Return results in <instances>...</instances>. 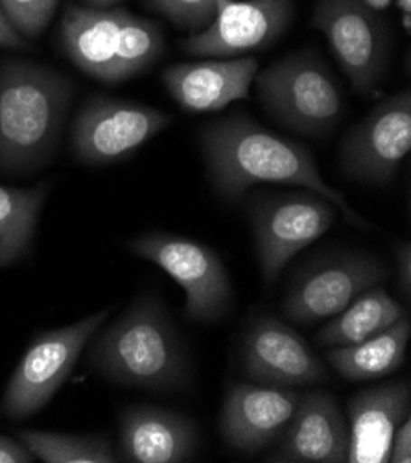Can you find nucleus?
Returning <instances> with one entry per match:
<instances>
[{"instance_id":"16","label":"nucleus","mask_w":411,"mask_h":463,"mask_svg":"<svg viewBox=\"0 0 411 463\" xmlns=\"http://www.w3.org/2000/svg\"><path fill=\"white\" fill-rule=\"evenodd\" d=\"M349 423L336 399L325 392L303 393L299 406L276 450L266 461L279 463H345Z\"/></svg>"},{"instance_id":"32","label":"nucleus","mask_w":411,"mask_h":463,"mask_svg":"<svg viewBox=\"0 0 411 463\" xmlns=\"http://www.w3.org/2000/svg\"><path fill=\"white\" fill-rule=\"evenodd\" d=\"M90 8H115L122 0H83Z\"/></svg>"},{"instance_id":"28","label":"nucleus","mask_w":411,"mask_h":463,"mask_svg":"<svg viewBox=\"0 0 411 463\" xmlns=\"http://www.w3.org/2000/svg\"><path fill=\"white\" fill-rule=\"evenodd\" d=\"M33 458L21 441L0 436V463H32Z\"/></svg>"},{"instance_id":"23","label":"nucleus","mask_w":411,"mask_h":463,"mask_svg":"<svg viewBox=\"0 0 411 463\" xmlns=\"http://www.w3.org/2000/svg\"><path fill=\"white\" fill-rule=\"evenodd\" d=\"M19 441L44 463H115L118 456L104 434L19 430Z\"/></svg>"},{"instance_id":"13","label":"nucleus","mask_w":411,"mask_h":463,"mask_svg":"<svg viewBox=\"0 0 411 463\" xmlns=\"http://www.w3.org/2000/svg\"><path fill=\"white\" fill-rule=\"evenodd\" d=\"M294 19V0H220L212 23L181 43L201 58H235L277 43Z\"/></svg>"},{"instance_id":"27","label":"nucleus","mask_w":411,"mask_h":463,"mask_svg":"<svg viewBox=\"0 0 411 463\" xmlns=\"http://www.w3.org/2000/svg\"><path fill=\"white\" fill-rule=\"evenodd\" d=\"M389 461L411 463V420L406 418L393 434Z\"/></svg>"},{"instance_id":"22","label":"nucleus","mask_w":411,"mask_h":463,"mask_svg":"<svg viewBox=\"0 0 411 463\" xmlns=\"http://www.w3.org/2000/svg\"><path fill=\"white\" fill-rule=\"evenodd\" d=\"M49 191V183H39L32 189L0 184V268L15 264L30 251Z\"/></svg>"},{"instance_id":"20","label":"nucleus","mask_w":411,"mask_h":463,"mask_svg":"<svg viewBox=\"0 0 411 463\" xmlns=\"http://www.w3.org/2000/svg\"><path fill=\"white\" fill-rule=\"evenodd\" d=\"M411 335L409 316L404 314L382 333L354 345L332 347L327 362L349 381H375L395 373L404 364Z\"/></svg>"},{"instance_id":"33","label":"nucleus","mask_w":411,"mask_h":463,"mask_svg":"<svg viewBox=\"0 0 411 463\" xmlns=\"http://www.w3.org/2000/svg\"><path fill=\"white\" fill-rule=\"evenodd\" d=\"M402 15H411V0H393Z\"/></svg>"},{"instance_id":"25","label":"nucleus","mask_w":411,"mask_h":463,"mask_svg":"<svg viewBox=\"0 0 411 463\" xmlns=\"http://www.w3.org/2000/svg\"><path fill=\"white\" fill-rule=\"evenodd\" d=\"M145 3L164 15L175 28L198 33L216 17L220 0H145Z\"/></svg>"},{"instance_id":"9","label":"nucleus","mask_w":411,"mask_h":463,"mask_svg":"<svg viewBox=\"0 0 411 463\" xmlns=\"http://www.w3.org/2000/svg\"><path fill=\"white\" fill-rule=\"evenodd\" d=\"M312 24L322 32L358 95H371L382 83L391 51L384 19L361 0H317Z\"/></svg>"},{"instance_id":"5","label":"nucleus","mask_w":411,"mask_h":463,"mask_svg":"<svg viewBox=\"0 0 411 463\" xmlns=\"http://www.w3.org/2000/svg\"><path fill=\"white\" fill-rule=\"evenodd\" d=\"M388 264L361 250H332L306 259L288 279L281 308L288 321L312 327L340 314L360 294L382 285Z\"/></svg>"},{"instance_id":"30","label":"nucleus","mask_w":411,"mask_h":463,"mask_svg":"<svg viewBox=\"0 0 411 463\" xmlns=\"http://www.w3.org/2000/svg\"><path fill=\"white\" fill-rule=\"evenodd\" d=\"M0 49H14V51L26 49V39L12 26L3 8H0Z\"/></svg>"},{"instance_id":"1","label":"nucleus","mask_w":411,"mask_h":463,"mask_svg":"<svg viewBox=\"0 0 411 463\" xmlns=\"http://www.w3.org/2000/svg\"><path fill=\"white\" fill-rule=\"evenodd\" d=\"M207 177L214 191L227 202H240L258 183H279L303 187L325 196L343 218L360 229H371L319 172L308 146L273 133L251 117L235 113L205 124L200 131Z\"/></svg>"},{"instance_id":"12","label":"nucleus","mask_w":411,"mask_h":463,"mask_svg":"<svg viewBox=\"0 0 411 463\" xmlns=\"http://www.w3.org/2000/svg\"><path fill=\"white\" fill-rule=\"evenodd\" d=\"M242 373L257 384L306 388L329 383L331 373L312 345L273 314H258L244 333Z\"/></svg>"},{"instance_id":"14","label":"nucleus","mask_w":411,"mask_h":463,"mask_svg":"<svg viewBox=\"0 0 411 463\" xmlns=\"http://www.w3.org/2000/svg\"><path fill=\"white\" fill-rule=\"evenodd\" d=\"M301 397L299 388L233 384L227 390L220 411L223 439L244 454H258L283 436Z\"/></svg>"},{"instance_id":"19","label":"nucleus","mask_w":411,"mask_h":463,"mask_svg":"<svg viewBox=\"0 0 411 463\" xmlns=\"http://www.w3.org/2000/svg\"><path fill=\"white\" fill-rule=\"evenodd\" d=\"M127 10L81 8L69 5L60 23V41L65 56L87 76L104 83H117L115 58L120 28Z\"/></svg>"},{"instance_id":"24","label":"nucleus","mask_w":411,"mask_h":463,"mask_svg":"<svg viewBox=\"0 0 411 463\" xmlns=\"http://www.w3.org/2000/svg\"><path fill=\"white\" fill-rule=\"evenodd\" d=\"M164 46V32L155 21L129 14L118 33L115 58L117 83L150 69L163 56Z\"/></svg>"},{"instance_id":"18","label":"nucleus","mask_w":411,"mask_h":463,"mask_svg":"<svg viewBox=\"0 0 411 463\" xmlns=\"http://www.w3.org/2000/svg\"><path fill=\"white\" fill-rule=\"evenodd\" d=\"M411 390L393 381L361 390L349 401V463H388L393 434L409 418Z\"/></svg>"},{"instance_id":"11","label":"nucleus","mask_w":411,"mask_h":463,"mask_svg":"<svg viewBox=\"0 0 411 463\" xmlns=\"http://www.w3.org/2000/svg\"><path fill=\"white\" fill-rule=\"evenodd\" d=\"M411 150V92L400 90L349 129L340 145L345 175L369 184H388Z\"/></svg>"},{"instance_id":"7","label":"nucleus","mask_w":411,"mask_h":463,"mask_svg":"<svg viewBox=\"0 0 411 463\" xmlns=\"http://www.w3.org/2000/svg\"><path fill=\"white\" fill-rule=\"evenodd\" d=\"M129 251L157 264L185 290V317L198 323L223 319L233 305V285L220 255L187 237L148 231L127 242Z\"/></svg>"},{"instance_id":"3","label":"nucleus","mask_w":411,"mask_h":463,"mask_svg":"<svg viewBox=\"0 0 411 463\" xmlns=\"http://www.w3.org/2000/svg\"><path fill=\"white\" fill-rule=\"evenodd\" d=\"M72 81L28 60L0 63V172L30 174L58 150Z\"/></svg>"},{"instance_id":"8","label":"nucleus","mask_w":411,"mask_h":463,"mask_svg":"<svg viewBox=\"0 0 411 463\" xmlns=\"http://www.w3.org/2000/svg\"><path fill=\"white\" fill-rule=\"evenodd\" d=\"M109 310L90 314L69 327L39 335L17 364L0 401V413L10 421H26L61 390L90 340L107 319Z\"/></svg>"},{"instance_id":"10","label":"nucleus","mask_w":411,"mask_h":463,"mask_svg":"<svg viewBox=\"0 0 411 463\" xmlns=\"http://www.w3.org/2000/svg\"><path fill=\"white\" fill-rule=\"evenodd\" d=\"M172 120L170 113L148 104L93 97L72 122V152L90 166L113 165L166 129Z\"/></svg>"},{"instance_id":"2","label":"nucleus","mask_w":411,"mask_h":463,"mask_svg":"<svg viewBox=\"0 0 411 463\" xmlns=\"http://www.w3.org/2000/svg\"><path fill=\"white\" fill-rule=\"evenodd\" d=\"M89 365L106 381L146 392H177L192 383L185 342L159 296H141L90 347Z\"/></svg>"},{"instance_id":"15","label":"nucleus","mask_w":411,"mask_h":463,"mask_svg":"<svg viewBox=\"0 0 411 463\" xmlns=\"http://www.w3.org/2000/svg\"><path fill=\"white\" fill-rule=\"evenodd\" d=\"M118 434L122 458L133 463L191 461L201 441L198 423L187 413L152 404L126 408Z\"/></svg>"},{"instance_id":"29","label":"nucleus","mask_w":411,"mask_h":463,"mask_svg":"<svg viewBox=\"0 0 411 463\" xmlns=\"http://www.w3.org/2000/svg\"><path fill=\"white\" fill-rule=\"evenodd\" d=\"M397 269H398V287L404 296L411 294V244L407 241L397 246Z\"/></svg>"},{"instance_id":"6","label":"nucleus","mask_w":411,"mask_h":463,"mask_svg":"<svg viewBox=\"0 0 411 463\" xmlns=\"http://www.w3.org/2000/svg\"><path fill=\"white\" fill-rule=\"evenodd\" d=\"M246 211L267 287L276 285L286 264L325 235L336 218L334 203L308 189L249 196Z\"/></svg>"},{"instance_id":"21","label":"nucleus","mask_w":411,"mask_h":463,"mask_svg":"<svg viewBox=\"0 0 411 463\" xmlns=\"http://www.w3.org/2000/svg\"><path fill=\"white\" fill-rule=\"evenodd\" d=\"M404 314L402 305L380 285L373 287L331 317V321L315 333V344L325 349L360 344L393 326Z\"/></svg>"},{"instance_id":"26","label":"nucleus","mask_w":411,"mask_h":463,"mask_svg":"<svg viewBox=\"0 0 411 463\" xmlns=\"http://www.w3.org/2000/svg\"><path fill=\"white\" fill-rule=\"evenodd\" d=\"M60 0H0L12 26L28 41L37 39L51 24Z\"/></svg>"},{"instance_id":"17","label":"nucleus","mask_w":411,"mask_h":463,"mask_svg":"<svg viewBox=\"0 0 411 463\" xmlns=\"http://www.w3.org/2000/svg\"><path fill=\"white\" fill-rule=\"evenodd\" d=\"M257 72V60L240 56L175 63L164 69L163 85L185 111L210 113L246 100Z\"/></svg>"},{"instance_id":"31","label":"nucleus","mask_w":411,"mask_h":463,"mask_svg":"<svg viewBox=\"0 0 411 463\" xmlns=\"http://www.w3.org/2000/svg\"><path fill=\"white\" fill-rule=\"evenodd\" d=\"M361 3L368 8H371L373 12H382V10L391 6L393 0H361Z\"/></svg>"},{"instance_id":"4","label":"nucleus","mask_w":411,"mask_h":463,"mask_svg":"<svg viewBox=\"0 0 411 463\" xmlns=\"http://www.w3.org/2000/svg\"><path fill=\"white\" fill-rule=\"evenodd\" d=\"M264 109L304 137L332 133L345 117L341 89L317 51L292 52L255 76Z\"/></svg>"}]
</instances>
